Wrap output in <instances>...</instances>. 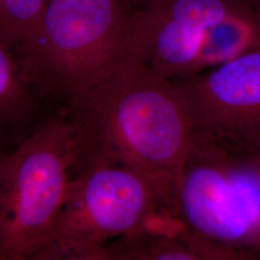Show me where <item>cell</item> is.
<instances>
[{
  "mask_svg": "<svg viewBox=\"0 0 260 260\" xmlns=\"http://www.w3.org/2000/svg\"><path fill=\"white\" fill-rule=\"evenodd\" d=\"M66 109L76 128V167L119 164L177 189L192 129L175 80L132 57Z\"/></svg>",
  "mask_w": 260,
  "mask_h": 260,
  "instance_id": "cell-1",
  "label": "cell"
},
{
  "mask_svg": "<svg viewBox=\"0 0 260 260\" xmlns=\"http://www.w3.org/2000/svg\"><path fill=\"white\" fill-rule=\"evenodd\" d=\"M125 0H48L13 51L39 93L70 102L135 57Z\"/></svg>",
  "mask_w": 260,
  "mask_h": 260,
  "instance_id": "cell-2",
  "label": "cell"
},
{
  "mask_svg": "<svg viewBox=\"0 0 260 260\" xmlns=\"http://www.w3.org/2000/svg\"><path fill=\"white\" fill-rule=\"evenodd\" d=\"M177 216V189L167 181L119 164L81 165L31 260H106L110 242Z\"/></svg>",
  "mask_w": 260,
  "mask_h": 260,
  "instance_id": "cell-3",
  "label": "cell"
},
{
  "mask_svg": "<svg viewBox=\"0 0 260 260\" xmlns=\"http://www.w3.org/2000/svg\"><path fill=\"white\" fill-rule=\"evenodd\" d=\"M77 159L76 128L58 112L0 154V260H30L65 204Z\"/></svg>",
  "mask_w": 260,
  "mask_h": 260,
  "instance_id": "cell-4",
  "label": "cell"
},
{
  "mask_svg": "<svg viewBox=\"0 0 260 260\" xmlns=\"http://www.w3.org/2000/svg\"><path fill=\"white\" fill-rule=\"evenodd\" d=\"M134 54L171 80L260 48V12L248 0H167L132 10Z\"/></svg>",
  "mask_w": 260,
  "mask_h": 260,
  "instance_id": "cell-5",
  "label": "cell"
},
{
  "mask_svg": "<svg viewBox=\"0 0 260 260\" xmlns=\"http://www.w3.org/2000/svg\"><path fill=\"white\" fill-rule=\"evenodd\" d=\"M186 229L229 251L260 259V196L251 158L192 141L177 181Z\"/></svg>",
  "mask_w": 260,
  "mask_h": 260,
  "instance_id": "cell-6",
  "label": "cell"
},
{
  "mask_svg": "<svg viewBox=\"0 0 260 260\" xmlns=\"http://www.w3.org/2000/svg\"><path fill=\"white\" fill-rule=\"evenodd\" d=\"M175 81L185 101L193 141L260 158V48Z\"/></svg>",
  "mask_w": 260,
  "mask_h": 260,
  "instance_id": "cell-7",
  "label": "cell"
},
{
  "mask_svg": "<svg viewBox=\"0 0 260 260\" xmlns=\"http://www.w3.org/2000/svg\"><path fill=\"white\" fill-rule=\"evenodd\" d=\"M105 253L106 260H233L229 251L192 233L179 219L110 242Z\"/></svg>",
  "mask_w": 260,
  "mask_h": 260,
  "instance_id": "cell-8",
  "label": "cell"
},
{
  "mask_svg": "<svg viewBox=\"0 0 260 260\" xmlns=\"http://www.w3.org/2000/svg\"><path fill=\"white\" fill-rule=\"evenodd\" d=\"M15 52L0 43V154L26 137L35 111L33 91Z\"/></svg>",
  "mask_w": 260,
  "mask_h": 260,
  "instance_id": "cell-9",
  "label": "cell"
},
{
  "mask_svg": "<svg viewBox=\"0 0 260 260\" xmlns=\"http://www.w3.org/2000/svg\"><path fill=\"white\" fill-rule=\"evenodd\" d=\"M48 0H0V43L14 50L41 18Z\"/></svg>",
  "mask_w": 260,
  "mask_h": 260,
  "instance_id": "cell-10",
  "label": "cell"
},
{
  "mask_svg": "<svg viewBox=\"0 0 260 260\" xmlns=\"http://www.w3.org/2000/svg\"><path fill=\"white\" fill-rule=\"evenodd\" d=\"M167 0H125L132 10H145L156 7Z\"/></svg>",
  "mask_w": 260,
  "mask_h": 260,
  "instance_id": "cell-11",
  "label": "cell"
},
{
  "mask_svg": "<svg viewBox=\"0 0 260 260\" xmlns=\"http://www.w3.org/2000/svg\"><path fill=\"white\" fill-rule=\"evenodd\" d=\"M252 163H253L254 174H255V178H256L260 196V158H252Z\"/></svg>",
  "mask_w": 260,
  "mask_h": 260,
  "instance_id": "cell-12",
  "label": "cell"
},
{
  "mask_svg": "<svg viewBox=\"0 0 260 260\" xmlns=\"http://www.w3.org/2000/svg\"><path fill=\"white\" fill-rule=\"evenodd\" d=\"M251 5L257 10L258 12H260V0H248Z\"/></svg>",
  "mask_w": 260,
  "mask_h": 260,
  "instance_id": "cell-13",
  "label": "cell"
}]
</instances>
